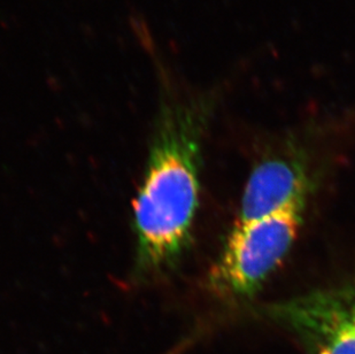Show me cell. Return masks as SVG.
I'll use <instances>...</instances> for the list:
<instances>
[{
    "instance_id": "obj_1",
    "label": "cell",
    "mask_w": 355,
    "mask_h": 354,
    "mask_svg": "<svg viewBox=\"0 0 355 354\" xmlns=\"http://www.w3.org/2000/svg\"><path fill=\"white\" fill-rule=\"evenodd\" d=\"M204 127L205 112L198 105L164 104L159 113L134 206L137 283L171 274L191 244Z\"/></svg>"
},
{
    "instance_id": "obj_2",
    "label": "cell",
    "mask_w": 355,
    "mask_h": 354,
    "mask_svg": "<svg viewBox=\"0 0 355 354\" xmlns=\"http://www.w3.org/2000/svg\"><path fill=\"white\" fill-rule=\"evenodd\" d=\"M306 201L248 222H235L211 271V287L222 297L254 294L291 250L302 228Z\"/></svg>"
},
{
    "instance_id": "obj_3",
    "label": "cell",
    "mask_w": 355,
    "mask_h": 354,
    "mask_svg": "<svg viewBox=\"0 0 355 354\" xmlns=\"http://www.w3.org/2000/svg\"><path fill=\"white\" fill-rule=\"evenodd\" d=\"M309 354H355V284L314 291L269 307Z\"/></svg>"
},
{
    "instance_id": "obj_4",
    "label": "cell",
    "mask_w": 355,
    "mask_h": 354,
    "mask_svg": "<svg viewBox=\"0 0 355 354\" xmlns=\"http://www.w3.org/2000/svg\"><path fill=\"white\" fill-rule=\"evenodd\" d=\"M309 178L299 165L285 159H269L258 165L241 194L235 222H248L306 201Z\"/></svg>"
}]
</instances>
